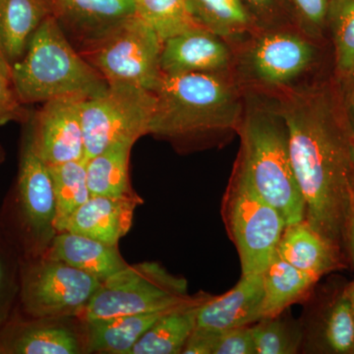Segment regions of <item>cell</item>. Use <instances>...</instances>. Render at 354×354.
<instances>
[{
	"mask_svg": "<svg viewBox=\"0 0 354 354\" xmlns=\"http://www.w3.org/2000/svg\"><path fill=\"white\" fill-rule=\"evenodd\" d=\"M44 255L62 261L102 281L127 268L118 245L70 232H57Z\"/></svg>",
	"mask_w": 354,
	"mask_h": 354,
	"instance_id": "ac0fdd59",
	"label": "cell"
},
{
	"mask_svg": "<svg viewBox=\"0 0 354 354\" xmlns=\"http://www.w3.org/2000/svg\"><path fill=\"white\" fill-rule=\"evenodd\" d=\"M346 290H348L349 298H351V304H353V313H354V285H353H353L349 286V288Z\"/></svg>",
	"mask_w": 354,
	"mask_h": 354,
	"instance_id": "f35d334b",
	"label": "cell"
},
{
	"mask_svg": "<svg viewBox=\"0 0 354 354\" xmlns=\"http://www.w3.org/2000/svg\"><path fill=\"white\" fill-rule=\"evenodd\" d=\"M208 297L198 295L192 301L165 312L142 335L130 354H183L196 328L198 307Z\"/></svg>",
	"mask_w": 354,
	"mask_h": 354,
	"instance_id": "44dd1931",
	"label": "cell"
},
{
	"mask_svg": "<svg viewBox=\"0 0 354 354\" xmlns=\"http://www.w3.org/2000/svg\"><path fill=\"white\" fill-rule=\"evenodd\" d=\"M135 14L152 27L162 41L201 26L188 0H134Z\"/></svg>",
	"mask_w": 354,
	"mask_h": 354,
	"instance_id": "4316f807",
	"label": "cell"
},
{
	"mask_svg": "<svg viewBox=\"0 0 354 354\" xmlns=\"http://www.w3.org/2000/svg\"><path fill=\"white\" fill-rule=\"evenodd\" d=\"M11 81L24 106L65 95L92 97L109 85L74 48L53 15L41 23L24 57L12 65Z\"/></svg>",
	"mask_w": 354,
	"mask_h": 354,
	"instance_id": "277c9868",
	"label": "cell"
},
{
	"mask_svg": "<svg viewBox=\"0 0 354 354\" xmlns=\"http://www.w3.org/2000/svg\"><path fill=\"white\" fill-rule=\"evenodd\" d=\"M325 348L333 353H354V313L348 290L330 306L322 330Z\"/></svg>",
	"mask_w": 354,
	"mask_h": 354,
	"instance_id": "4dcf8cb0",
	"label": "cell"
},
{
	"mask_svg": "<svg viewBox=\"0 0 354 354\" xmlns=\"http://www.w3.org/2000/svg\"><path fill=\"white\" fill-rule=\"evenodd\" d=\"M0 354H88L87 322L80 316H27L16 306L0 328Z\"/></svg>",
	"mask_w": 354,
	"mask_h": 354,
	"instance_id": "7c38bea8",
	"label": "cell"
},
{
	"mask_svg": "<svg viewBox=\"0 0 354 354\" xmlns=\"http://www.w3.org/2000/svg\"><path fill=\"white\" fill-rule=\"evenodd\" d=\"M353 174H354V143L353 145Z\"/></svg>",
	"mask_w": 354,
	"mask_h": 354,
	"instance_id": "60d3db41",
	"label": "cell"
},
{
	"mask_svg": "<svg viewBox=\"0 0 354 354\" xmlns=\"http://www.w3.org/2000/svg\"><path fill=\"white\" fill-rule=\"evenodd\" d=\"M353 285H354V283H353Z\"/></svg>",
	"mask_w": 354,
	"mask_h": 354,
	"instance_id": "b9f144b4",
	"label": "cell"
},
{
	"mask_svg": "<svg viewBox=\"0 0 354 354\" xmlns=\"http://www.w3.org/2000/svg\"><path fill=\"white\" fill-rule=\"evenodd\" d=\"M241 150L235 167L286 221L305 218V204L293 171L288 130L272 94L244 90V111L237 131Z\"/></svg>",
	"mask_w": 354,
	"mask_h": 354,
	"instance_id": "3957f363",
	"label": "cell"
},
{
	"mask_svg": "<svg viewBox=\"0 0 354 354\" xmlns=\"http://www.w3.org/2000/svg\"><path fill=\"white\" fill-rule=\"evenodd\" d=\"M188 283L158 262L128 265L102 281L86 308L84 320L162 312L192 301Z\"/></svg>",
	"mask_w": 354,
	"mask_h": 354,
	"instance_id": "52a82bcc",
	"label": "cell"
},
{
	"mask_svg": "<svg viewBox=\"0 0 354 354\" xmlns=\"http://www.w3.org/2000/svg\"><path fill=\"white\" fill-rule=\"evenodd\" d=\"M11 74H12V65L7 59L6 53H4L3 48H2L1 41H0V76L11 81Z\"/></svg>",
	"mask_w": 354,
	"mask_h": 354,
	"instance_id": "8d00e7d4",
	"label": "cell"
},
{
	"mask_svg": "<svg viewBox=\"0 0 354 354\" xmlns=\"http://www.w3.org/2000/svg\"><path fill=\"white\" fill-rule=\"evenodd\" d=\"M6 153L4 151L3 147L0 145V165L6 160Z\"/></svg>",
	"mask_w": 354,
	"mask_h": 354,
	"instance_id": "ab89813d",
	"label": "cell"
},
{
	"mask_svg": "<svg viewBox=\"0 0 354 354\" xmlns=\"http://www.w3.org/2000/svg\"><path fill=\"white\" fill-rule=\"evenodd\" d=\"M348 245L349 250H351V258H353L354 264V212L353 218H351V227H349Z\"/></svg>",
	"mask_w": 354,
	"mask_h": 354,
	"instance_id": "74e56055",
	"label": "cell"
},
{
	"mask_svg": "<svg viewBox=\"0 0 354 354\" xmlns=\"http://www.w3.org/2000/svg\"><path fill=\"white\" fill-rule=\"evenodd\" d=\"M153 92L128 84H109L82 104L85 160L118 142L136 143L149 135L155 109Z\"/></svg>",
	"mask_w": 354,
	"mask_h": 354,
	"instance_id": "30bf717a",
	"label": "cell"
},
{
	"mask_svg": "<svg viewBox=\"0 0 354 354\" xmlns=\"http://www.w3.org/2000/svg\"><path fill=\"white\" fill-rule=\"evenodd\" d=\"M164 41L136 14L81 55L108 84H128L153 92L162 78Z\"/></svg>",
	"mask_w": 354,
	"mask_h": 354,
	"instance_id": "9c48e42d",
	"label": "cell"
},
{
	"mask_svg": "<svg viewBox=\"0 0 354 354\" xmlns=\"http://www.w3.org/2000/svg\"><path fill=\"white\" fill-rule=\"evenodd\" d=\"M232 48L234 72L244 90L268 94L299 85L318 57L316 41L286 26L258 30Z\"/></svg>",
	"mask_w": 354,
	"mask_h": 354,
	"instance_id": "8992f818",
	"label": "cell"
},
{
	"mask_svg": "<svg viewBox=\"0 0 354 354\" xmlns=\"http://www.w3.org/2000/svg\"><path fill=\"white\" fill-rule=\"evenodd\" d=\"M135 143L118 142L86 162L88 190L92 196L139 198L129 177V160Z\"/></svg>",
	"mask_w": 354,
	"mask_h": 354,
	"instance_id": "603a6c76",
	"label": "cell"
},
{
	"mask_svg": "<svg viewBox=\"0 0 354 354\" xmlns=\"http://www.w3.org/2000/svg\"><path fill=\"white\" fill-rule=\"evenodd\" d=\"M55 190V228L64 232L72 215L92 196L87 183L85 160L48 165Z\"/></svg>",
	"mask_w": 354,
	"mask_h": 354,
	"instance_id": "484cf974",
	"label": "cell"
},
{
	"mask_svg": "<svg viewBox=\"0 0 354 354\" xmlns=\"http://www.w3.org/2000/svg\"><path fill=\"white\" fill-rule=\"evenodd\" d=\"M272 95L288 127L304 221L339 252L354 212V140L341 95L329 83L300 84Z\"/></svg>",
	"mask_w": 354,
	"mask_h": 354,
	"instance_id": "6da1fadb",
	"label": "cell"
},
{
	"mask_svg": "<svg viewBox=\"0 0 354 354\" xmlns=\"http://www.w3.org/2000/svg\"><path fill=\"white\" fill-rule=\"evenodd\" d=\"M143 198L91 196L72 215L64 232L118 245L131 230L135 209Z\"/></svg>",
	"mask_w": 354,
	"mask_h": 354,
	"instance_id": "e0dca14e",
	"label": "cell"
},
{
	"mask_svg": "<svg viewBox=\"0 0 354 354\" xmlns=\"http://www.w3.org/2000/svg\"><path fill=\"white\" fill-rule=\"evenodd\" d=\"M167 311L85 320L88 354H130L142 335Z\"/></svg>",
	"mask_w": 354,
	"mask_h": 354,
	"instance_id": "7402d4cb",
	"label": "cell"
},
{
	"mask_svg": "<svg viewBox=\"0 0 354 354\" xmlns=\"http://www.w3.org/2000/svg\"><path fill=\"white\" fill-rule=\"evenodd\" d=\"M51 15L53 0H0V41L11 65L24 57L35 32Z\"/></svg>",
	"mask_w": 354,
	"mask_h": 354,
	"instance_id": "d6986e66",
	"label": "cell"
},
{
	"mask_svg": "<svg viewBox=\"0 0 354 354\" xmlns=\"http://www.w3.org/2000/svg\"><path fill=\"white\" fill-rule=\"evenodd\" d=\"M55 190L48 165L32 147L24 125L18 171L0 207V227L22 258L44 255L57 234Z\"/></svg>",
	"mask_w": 354,
	"mask_h": 354,
	"instance_id": "5b68a950",
	"label": "cell"
},
{
	"mask_svg": "<svg viewBox=\"0 0 354 354\" xmlns=\"http://www.w3.org/2000/svg\"><path fill=\"white\" fill-rule=\"evenodd\" d=\"M251 333L257 354L297 353L304 337L301 328L278 316L258 321Z\"/></svg>",
	"mask_w": 354,
	"mask_h": 354,
	"instance_id": "f1b7e54d",
	"label": "cell"
},
{
	"mask_svg": "<svg viewBox=\"0 0 354 354\" xmlns=\"http://www.w3.org/2000/svg\"><path fill=\"white\" fill-rule=\"evenodd\" d=\"M261 29L286 26L281 0H243Z\"/></svg>",
	"mask_w": 354,
	"mask_h": 354,
	"instance_id": "e575fe53",
	"label": "cell"
},
{
	"mask_svg": "<svg viewBox=\"0 0 354 354\" xmlns=\"http://www.w3.org/2000/svg\"><path fill=\"white\" fill-rule=\"evenodd\" d=\"M346 90L341 97L342 111L349 132L354 140V75L344 81Z\"/></svg>",
	"mask_w": 354,
	"mask_h": 354,
	"instance_id": "d590c367",
	"label": "cell"
},
{
	"mask_svg": "<svg viewBox=\"0 0 354 354\" xmlns=\"http://www.w3.org/2000/svg\"><path fill=\"white\" fill-rule=\"evenodd\" d=\"M339 254L305 221L286 225L277 248L281 259L319 279L339 267Z\"/></svg>",
	"mask_w": 354,
	"mask_h": 354,
	"instance_id": "ffe728a7",
	"label": "cell"
},
{
	"mask_svg": "<svg viewBox=\"0 0 354 354\" xmlns=\"http://www.w3.org/2000/svg\"><path fill=\"white\" fill-rule=\"evenodd\" d=\"M86 97L65 95L44 102L24 123L35 151L46 165L85 160L82 104Z\"/></svg>",
	"mask_w": 354,
	"mask_h": 354,
	"instance_id": "4fadbf2b",
	"label": "cell"
},
{
	"mask_svg": "<svg viewBox=\"0 0 354 354\" xmlns=\"http://www.w3.org/2000/svg\"><path fill=\"white\" fill-rule=\"evenodd\" d=\"M327 30L335 48V71L339 80L354 75V0H332Z\"/></svg>",
	"mask_w": 354,
	"mask_h": 354,
	"instance_id": "83f0119b",
	"label": "cell"
},
{
	"mask_svg": "<svg viewBox=\"0 0 354 354\" xmlns=\"http://www.w3.org/2000/svg\"><path fill=\"white\" fill-rule=\"evenodd\" d=\"M232 46L206 28H192L165 39L160 69L167 76L234 70Z\"/></svg>",
	"mask_w": 354,
	"mask_h": 354,
	"instance_id": "5bb4252c",
	"label": "cell"
},
{
	"mask_svg": "<svg viewBox=\"0 0 354 354\" xmlns=\"http://www.w3.org/2000/svg\"><path fill=\"white\" fill-rule=\"evenodd\" d=\"M21 254L0 227V328L19 301Z\"/></svg>",
	"mask_w": 354,
	"mask_h": 354,
	"instance_id": "f546056e",
	"label": "cell"
},
{
	"mask_svg": "<svg viewBox=\"0 0 354 354\" xmlns=\"http://www.w3.org/2000/svg\"><path fill=\"white\" fill-rule=\"evenodd\" d=\"M53 16L80 53L135 14L134 0H53Z\"/></svg>",
	"mask_w": 354,
	"mask_h": 354,
	"instance_id": "9a60e30c",
	"label": "cell"
},
{
	"mask_svg": "<svg viewBox=\"0 0 354 354\" xmlns=\"http://www.w3.org/2000/svg\"><path fill=\"white\" fill-rule=\"evenodd\" d=\"M31 116L18 99L12 82L0 76V127L10 122L24 124Z\"/></svg>",
	"mask_w": 354,
	"mask_h": 354,
	"instance_id": "836d02e7",
	"label": "cell"
},
{
	"mask_svg": "<svg viewBox=\"0 0 354 354\" xmlns=\"http://www.w3.org/2000/svg\"><path fill=\"white\" fill-rule=\"evenodd\" d=\"M149 135L179 153L220 146L237 134L244 111V88L234 70L162 76Z\"/></svg>",
	"mask_w": 354,
	"mask_h": 354,
	"instance_id": "7a4b0ae2",
	"label": "cell"
},
{
	"mask_svg": "<svg viewBox=\"0 0 354 354\" xmlns=\"http://www.w3.org/2000/svg\"><path fill=\"white\" fill-rule=\"evenodd\" d=\"M330 1L332 0H285L295 28L316 43L322 39L327 31Z\"/></svg>",
	"mask_w": 354,
	"mask_h": 354,
	"instance_id": "1f68e13d",
	"label": "cell"
},
{
	"mask_svg": "<svg viewBox=\"0 0 354 354\" xmlns=\"http://www.w3.org/2000/svg\"><path fill=\"white\" fill-rule=\"evenodd\" d=\"M221 216L239 252L242 274H263L276 255L286 221L235 165L221 202Z\"/></svg>",
	"mask_w": 354,
	"mask_h": 354,
	"instance_id": "ba28073f",
	"label": "cell"
},
{
	"mask_svg": "<svg viewBox=\"0 0 354 354\" xmlns=\"http://www.w3.org/2000/svg\"><path fill=\"white\" fill-rule=\"evenodd\" d=\"M213 354H257L251 326L215 330Z\"/></svg>",
	"mask_w": 354,
	"mask_h": 354,
	"instance_id": "d6a6232c",
	"label": "cell"
},
{
	"mask_svg": "<svg viewBox=\"0 0 354 354\" xmlns=\"http://www.w3.org/2000/svg\"><path fill=\"white\" fill-rule=\"evenodd\" d=\"M263 300V274H242L232 290L208 297L199 305L196 327L209 330L248 327L262 320Z\"/></svg>",
	"mask_w": 354,
	"mask_h": 354,
	"instance_id": "2e32d148",
	"label": "cell"
},
{
	"mask_svg": "<svg viewBox=\"0 0 354 354\" xmlns=\"http://www.w3.org/2000/svg\"><path fill=\"white\" fill-rule=\"evenodd\" d=\"M195 19L230 46H237L261 28L243 0H188Z\"/></svg>",
	"mask_w": 354,
	"mask_h": 354,
	"instance_id": "cb8c5ba5",
	"label": "cell"
},
{
	"mask_svg": "<svg viewBox=\"0 0 354 354\" xmlns=\"http://www.w3.org/2000/svg\"><path fill=\"white\" fill-rule=\"evenodd\" d=\"M264 300L262 319L281 315L283 310L306 295L319 278L293 267L274 255L263 272Z\"/></svg>",
	"mask_w": 354,
	"mask_h": 354,
	"instance_id": "d4e9b609",
	"label": "cell"
},
{
	"mask_svg": "<svg viewBox=\"0 0 354 354\" xmlns=\"http://www.w3.org/2000/svg\"><path fill=\"white\" fill-rule=\"evenodd\" d=\"M101 283L46 255L22 258L17 307L27 316H80Z\"/></svg>",
	"mask_w": 354,
	"mask_h": 354,
	"instance_id": "8fae6325",
	"label": "cell"
}]
</instances>
